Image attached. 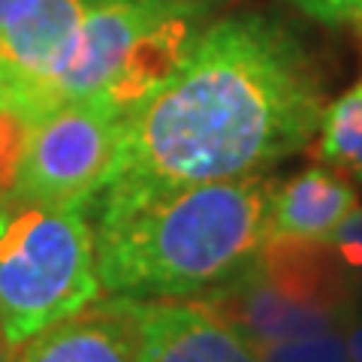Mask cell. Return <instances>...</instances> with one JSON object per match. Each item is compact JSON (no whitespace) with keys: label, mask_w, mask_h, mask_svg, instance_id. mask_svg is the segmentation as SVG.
Wrapping results in <instances>:
<instances>
[{"label":"cell","mask_w":362,"mask_h":362,"mask_svg":"<svg viewBox=\"0 0 362 362\" xmlns=\"http://www.w3.org/2000/svg\"><path fill=\"white\" fill-rule=\"evenodd\" d=\"M323 82L281 21H214L166 82L124 112L103 187H160L259 175L320 130Z\"/></svg>","instance_id":"obj_1"},{"label":"cell","mask_w":362,"mask_h":362,"mask_svg":"<svg viewBox=\"0 0 362 362\" xmlns=\"http://www.w3.org/2000/svg\"><path fill=\"white\" fill-rule=\"evenodd\" d=\"M278 181L263 175L97 194L100 287L130 299H181L221 287L269 239Z\"/></svg>","instance_id":"obj_2"},{"label":"cell","mask_w":362,"mask_h":362,"mask_svg":"<svg viewBox=\"0 0 362 362\" xmlns=\"http://www.w3.org/2000/svg\"><path fill=\"white\" fill-rule=\"evenodd\" d=\"M100 293L88 206L0 194V329L9 344L82 311Z\"/></svg>","instance_id":"obj_3"},{"label":"cell","mask_w":362,"mask_h":362,"mask_svg":"<svg viewBox=\"0 0 362 362\" xmlns=\"http://www.w3.org/2000/svg\"><path fill=\"white\" fill-rule=\"evenodd\" d=\"M202 299L254 350L344 329L356 311V293L335 269L323 242L287 235H269L239 275Z\"/></svg>","instance_id":"obj_4"},{"label":"cell","mask_w":362,"mask_h":362,"mask_svg":"<svg viewBox=\"0 0 362 362\" xmlns=\"http://www.w3.org/2000/svg\"><path fill=\"white\" fill-rule=\"evenodd\" d=\"M121 121L124 112L106 97L66 100L28 127L6 194L40 206H90L115 166Z\"/></svg>","instance_id":"obj_5"},{"label":"cell","mask_w":362,"mask_h":362,"mask_svg":"<svg viewBox=\"0 0 362 362\" xmlns=\"http://www.w3.org/2000/svg\"><path fill=\"white\" fill-rule=\"evenodd\" d=\"M197 0H97L45 78V115L66 100L103 94L136 42Z\"/></svg>","instance_id":"obj_6"},{"label":"cell","mask_w":362,"mask_h":362,"mask_svg":"<svg viewBox=\"0 0 362 362\" xmlns=\"http://www.w3.org/2000/svg\"><path fill=\"white\" fill-rule=\"evenodd\" d=\"M97 0H30L0 30V106L30 127L45 118V78Z\"/></svg>","instance_id":"obj_7"},{"label":"cell","mask_w":362,"mask_h":362,"mask_svg":"<svg viewBox=\"0 0 362 362\" xmlns=\"http://www.w3.org/2000/svg\"><path fill=\"white\" fill-rule=\"evenodd\" d=\"M139 362H259L206 299H133Z\"/></svg>","instance_id":"obj_8"},{"label":"cell","mask_w":362,"mask_h":362,"mask_svg":"<svg viewBox=\"0 0 362 362\" xmlns=\"http://www.w3.org/2000/svg\"><path fill=\"white\" fill-rule=\"evenodd\" d=\"M9 362H139L133 299L109 296L13 344Z\"/></svg>","instance_id":"obj_9"},{"label":"cell","mask_w":362,"mask_h":362,"mask_svg":"<svg viewBox=\"0 0 362 362\" xmlns=\"http://www.w3.org/2000/svg\"><path fill=\"white\" fill-rule=\"evenodd\" d=\"M206 13H209V0H197V4L178 9V13L163 18L157 28H151L124 54L118 73L112 76V82L97 97H106L121 112L139 106L187 58V52L194 49V42L202 33Z\"/></svg>","instance_id":"obj_10"},{"label":"cell","mask_w":362,"mask_h":362,"mask_svg":"<svg viewBox=\"0 0 362 362\" xmlns=\"http://www.w3.org/2000/svg\"><path fill=\"white\" fill-rule=\"evenodd\" d=\"M356 209V187L338 169L311 166L275 187L269 235L323 239Z\"/></svg>","instance_id":"obj_11"},{"label":"cell","mask_w":362,"mask_h":362,"mask_svg":"<svg viewBox=\"0 0 362 362\" xmlns=\"http://www.w3.org/2000/svg\"><path fill=\"white\" fill-rule=\"evenodd\" d=\"M320 157L362 185V78L329 109H323Z\"/></svg>","instance_id":"obj_12"},{"label":"cell","mask_w":362,"mask_h":362,"mask_svg":"<svg viewBox=\"0 0 362 362\" xmlns=\"http://www.w3.org/2000/svg\"><path fill=\"white\" fill-rule=\"evenodd\" d=\"M259 362H350L344 329L290 338V341L257 347Z\"/></svg>","instance_id":"obj_13"},{"label":"cell","mask_w":362,"mask_h":362,"mask_svg":"<svg viewBox=\"0 0 362 362\" xmlns=\"http://www.w3.org/2000/svg\"><path fill=\"white\" fill-rule=\"evenodd\" d=\"M320 242L326 247V254H329V259L335 263V269L341 272V278L359 299V293H362V209L356 206Z\"/></svg>","instance_id":"obj_14"},{"label":"cell","mask_w":362,"mask_h":362,"mask_svg":"<svg viewBox=\"0 0 362 362\" xmlns=\"http://www.w3.org/2000/svg\"><path fill=\"white\" fill-rule=\"evenodd\" d=\"M25 136H28V124L16 112L0 106V194H6L13 187L18 157L21 148H25Z\"/></svg>","instance_id":"obj_15"},{"label":"cell","mask_w":362,"mask_h":362,"mask_svg":"<svg viewBox=\"0 0 362 362\" xmlns=\"http://www.w3.org/2000/svg\"><path fill=\"white\" fill-rule=\"evenodd\" d=\"M290 4L323 25H362V0H290Z\"/></svg>","instance_id":"obj_16"},{"label":"cell","mask_w":362,"mask_h":362,"mask_svg":"<svg viewBox=\"0 0 362 362\" xmlns=\"http://www.w3.org/2000/svg\"><path fill=\"white\" fill-rule=\"evenodd\" d=\"M344 341H347L350 362H362V311L359 308L350 314V320L344 326Z\"/></svg>","instance_id":"obj_17"},{"label":"cell","mask_w":362,"mask_h":362,"mask_svg":"<svg viewBox=\"0 0 362 362\" xmlns=\"http://www.w3.org/2000/svg\"><path fill=\"white\" fill-rule=\"evenodd\" d=\"M28 4H30V0H0V30H4Z\"/></svg>","instance_id":"obj_18"},{"label":"cell","mask_w":362,"mask_h":362,"mask_svg":"<svg viewBox=\"0 0 362 362\" xmlns=\"http://www.w3.org/2000/svg\"><path fill=\"white\" fill-rule=\"evenodd\" d=\"M9 359H13V344L6 341L4 329H0V362H9Z\"/></svg>","instance_id":"obj_19"},{"label":"cell","mask_w":362,"mask_h":362,"mask_svg":"<svg viewBox=\"0 0 362 362\" xmlns=\"http://www.w3.org/2000/svg\"><path fill=\"white\" fill-rule=\"evenodd\" d=\"M356 308L362 311V293H359V299H356Z\"/></svg>","instance_id":"obj_20"}]
</instances>
